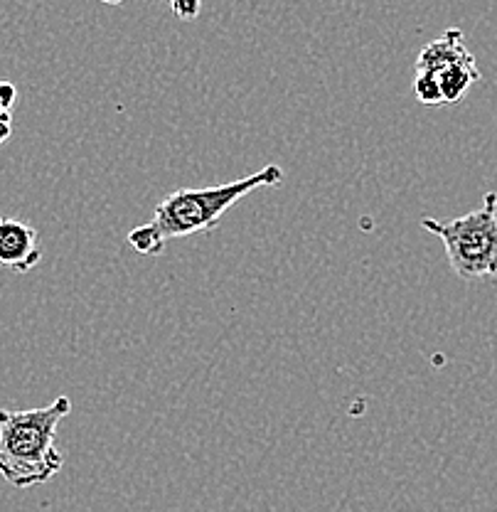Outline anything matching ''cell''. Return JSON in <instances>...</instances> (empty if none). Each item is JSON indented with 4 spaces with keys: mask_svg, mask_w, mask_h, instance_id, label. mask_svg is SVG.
I'll list each match as a JSON object with an SVG mask.
<instances>
[{
    "mask_svg": "<svg viewBox=\"0 0 497 512\" xmlns=\"http://www.w3.org/2000/svg\"><path fill=\"white\" fill-rule=\"evenodd\" d=\"M283 180L281 165H266L259 173L215 188H185L165 195L156 205L151 222L128 232V244L143 256H156L170 239L192 237L215 229L224 212L237 205L249 192L261 188H276Z\"/></svg>",
    "mask_w": 497,
    "mask_h": 512,
    "instance_id": "cell-1",
    "label": "cell"
},
{
    "mask_svg": "<svg viewBox=\"0 0 497 512\" xmlns=\"http://www.w3.org/2000/svg\"><path fill=\"white\" fill-rule=\"evenodd\" d=\"M480 79L478 64H458V67L446 69L438 74V84H441L443 104H458L470 92L475 82Z\"/></svg>",
    "mask_w": 497,
    "mask_h": 512,
    "instance_id": "cell-6",
    "label": "cell"
},
{
    "mask_svg": "<svg viewBox=\"0 0 497 512\" xmlns=\"http://www.w3.org/2000/svg\"><path fill=\"white\" fill-rule=\"evenodd\" d=\"M414 94H416V99L426 106L443 104L441 84H438V77H434V74H416Z\"/></svg>",
    "mask_w": 497,
    "mask_h": 512,
    "instance_id": "cell-7",
    "label": "cell"
},
{
    "mask_svg": "<svg viewBox=\"0 0 497 512\" xmlns=\"http://www.w3.org/2000/svg\"><path fill=\"white\" fill-rule=\"evenodd\" d=\"M13 133V121H10V114H3L0 111V143H5Z\"/></svg>",
    "mask_w": 497,
    "mask_h": 512,
    "instance_id": "cell-10",
    "label": "cell"
},
{
    "mask_svg": "<svg viewBox=\"0 0 497 512\" xmlns=\"http://www.w3.org/2000/svg\"><path fill=\"white\" fill-rule=\"evenodd\" d=\"M473 52L466 47V35L458 28L443 32L441 37L431 40L416 57V74H434L438 77L446 69L458 64H473Z\"/></svg>",
    "mask_w": 497,
    "mask_h": 512,
    "instance_id": "cell-5",
    "label": "cell"
},
{
    "mask_svg": "<svg viewBox=\"0 0 497 512\" xmlns=\"http://www.w3.org/2000/svg\"><path fill=\"white\" fill-rule=\"evenodd\" d=\"M421 227L441 239L458 279H497V192H488L468 215L448 222L424 217Z\"/></svg>",
    "mask_w": 497,
    "mask_h": 512,
    "instance_id": "cell-3",
    "label": "cell"
},
{
    "mask_svg": "<svg viewBox=\"0 0 497 512\" xmlns=\"http://www.w3.org/2000/svg\"><path fill=\"white\" fill-rule=\"evenodd\" d=\"M40 261L42 249L37 229L13 217H0V266L28 274Z\"/></svg>",
    "mask_w": 497,
    "mask_h": 512,
    "instance_id": "cell-4",
    "label": "cell"
},
{
    "mask_svg": "<svg viewBox=\"0 0 497 512\" xmlns=\"http://www.w3.org/2000/svg\"><path fill=\"white\" fill-rule=\"evenodd\" d=\"M69 412L72 399L64 394L47 407L0 409V476L13 488H35L60 473L64 456L57 448V429Z\"/></svg>",
    "mask_w": 497,
    "mask_h": 512,
    "instance_id": "cell-2",
    "label": "cell"
},
{
    "mask_svg": "<svg viewBox=\"0 0 497 512\" xmlns=\"http://www.w3.org/2000/svg\"><path fill=\"white\" fill-rule=\"evenodd\" d=\"M15 96H18V92H15L13 84L0 79V111H3V114H10V111H13Z\"/></svg>",
    "mask_w": 497,
    "mask_h": 512,
    "instance_id": "cell-8",
    "label": "cell"
},
{
    "mask_svg": "<svg viewBox=\"0 0 497 512\" xmlns=\"http://www.w3.org/2000/svg\"><path fill=\"white\" fill-rule=\"evenodd\" d=\"M200 10L202 5L197 3V0H192V3H178V0H175L173 3V13L180 15V20H195L197 15H200Z\"/></svg>",
    "mask_w": 497,
    "mask_h": 512,
    "instance_id": "cell-9",
    "label": "cell"
}]
</instances>
